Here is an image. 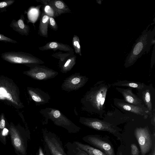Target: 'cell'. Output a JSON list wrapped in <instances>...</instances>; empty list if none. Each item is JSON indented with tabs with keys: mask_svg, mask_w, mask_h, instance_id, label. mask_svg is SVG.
<instances>
[{
	"mask_svg": "<svg viewBox=\"0 0 155 155\" xmlns=\"http://www.w3.org/2000/svg\"><path fill=\"white\" fill-rule=\"evenodd\" d=\"M110 87L104 81L98 82L87 92L81 100V109L102 118L105 113V101Z\"/></svg>",
	"mask_w": 155,
	"mask_h": 155,
	"instance_id": "6da1fadb",
	"label": "cell"
},
{
	"mask_svg": "<svg viewBox=\"0 0 155 155\" xmlns=\"http://www.w3.org/2000/svg\"><path fill=\"white\" fill-rule=\"evenodd\" d=\"M144 30L135 41L130 52L126 58L124 66L127 68L133 65L145 52H148L150 46L155 44V27L152 31Z\"/></svg>",
	"mask_w": 155,
	"mask_h": 155,
	"instance_id": "7a4b0ae2",
	"label": "cell"
},
{
	"mask_svg": "<svg viewBox=\"0 0 155 155\" xmlns=\"http://www.w3.org/2000/svg\"><path fill=\"white\" fill-rule=\"evenodd\" d=\"M39 112L45 118L43 124H47L50 119L55 125L64 128L69 133H77L81 129L58 109L47 107L41 110Z\"/></svg>",
	"mask_w": 155,
	"mask_h": 155,
	"instance_id": "3957f363",
	"label": "cell"
},
{
	"mask_svg": "<svg viewBox=\"0 0 155 155\" xmlns=\"http://www.w3.org/2000/svg\"><path fill=\"white\" fill-rule=\"evenodd\" d=\"M0 99L6 101L16 108L24 107L17 86L11 79L4 76L0 77Z\"/></svg>",
	"mask_w": 155,
	"mask_h": 155,
	"instance_id": "277c9868",
	"label": "cell"
},
{
	"mask_svg": "<svg viewBox=\"0 0 155 155\" xmlns=\"http://www.w3.org/2000/svg\"><path fill=\"white\" fill-rule=\"evenodd\" d=\"M12 144L18 155H27L28 139L29 134L24 130L19 129L12 124L9 128Z\"/></svg>",
	"mask_w": 155,
	"mask_h": 155,
	"instance_id": "5b68a950",
	"label": "cell"
},
{
	"mask_svg": "<svg viewBox=\"0 0 155 155\" xmlns=\"http://www.w3.org/2000/svg\"><path fill=\"white\" fill-rule=\"evenodd\" d=\"M79 121L81 124L93 129L109 132L121 139L120 131L121 130L113 124L105 121L96 118L80 117Z\"/></svg>",
	"mask_w": 155,
	"mask_h": 155,
	"instance_id": "8992f818",
	"label": "cell"
},
{
	"mask_svg": "<svg viewBox=\"0 0 155 155\" xmlns=\"http://www.w3.org/2000/svg\"><path fill=\"white\" fill-rule=\"evenodd\" d=\"M2 58L11 63L28 64H43L42 60L32 54L22 52H6L1 54Z\"/></svg>",
	"mask_w": 155,
	"mask_h": 155,
	"instance_id": "52a82bcc",
	"label": "cell"
},
{
	"mask_svg": "<svg viewBox=\"0 0 155 155\" xmlns=\"http://www.w3.org/2000/svg\"><path fill=\"white\" fill-rule=\"evenodd\" d=\"M26 65L30 68L23 73L36 80L44 81L52 79L58 74V72L45 66L34 64Z\"/></svg>",
	"mask_w": 155,
	"mask_h": 155,
	"instance_id": "ba28073f",
	"label": "cell"
},
{
	"mask_svg": "<svg viewBox=\"0 0 155 155\" xmlns=\"http://www.w3.org/2000/svg\"><path fill=\"white\" fill-rule=\"evenodd\" d=\"M43 137L45 144L51 155H68L65 151L62 141L55 133L43 130Z\"/></svg>",
	"mask_w": 155,
	"mask_h": 155,
	"instance_id": "9c48e42d",
	"label": "cell"
},
{
	"mask_svg": "<svg viewBox=\"0 0 155 155\" xmlns=\"http://www.w3.org/2000/svg\"><path fill=\"white\" fill-rule=\"evenodd\" d=\"M82 140L89 145L101 151L107 155H115L111 143L107 138L98 135H88L83 137Z\"/></svg>",
	"mask_w": 155,
	"mask_h": 155,
	"instance_id": "30bf717a",
	"label": "cell"
},
{
	"mask_svg": "<svg viewBox=\"0 0 155 155\" xmlns=\"http://www.w3.org/2000/svg\"><path fill=\"white\" fill-rule=\"evenodd\" d=\"M135 136L139 145L141 154L145 155L151 149L152 142L150 132L148 127L136 128Z\"/></svg>",
	"mask_w": 155,
	"mask_h": 155,
	"instance_id": "8fae6325",
	"label": "cell"
},
{
	"mask_svg": "<svg viewBox=\"0 0 155 155\" xmlns=\"http://www.w3.org/2000/svg\"><path fill=\"white\" fill-rule=\"evenodd\" d=\"M88 80L85 76L75 73L66 78L61 86L62 90L67 92L77 91L83 87Z\"/></svg>",
	"mask_w": 155,
	"mask_h": 155,
	"instance_id": "7c38bea8",
	"label": "cell"
},
{
	"mask_svg": "<svg viewBox=\"0 0 155 155\" xmlns=\"http://www.w3.org/2000/svg\"><path fill=\"white\" fill-rule=\"evenodd\" d=\"M114 105L120 109L143 116L145 119L149 116L148 110L144 104L138 106L130 104L124 100L117 98L114 99Z\"/></svg>",
	"mask_w": 155,
	"mask_h": 155,
	"instance_id": "4fadbf2b",
	"label": "cell"
},
{
	"mask_svg": "<svg viewBox=\"0 0 155 155\" xmlns=\"http://www.w3.org/2000/svg\"><path fill=\"white\" fill-rule=\"evenodd\" d=\"M137 90V96L148 110L149 117L150 118L153 111L155 110V106L153 103V97L155 94L154 89L152 84H150L148 85H146L143 88Z\"/></svg>",
	"mask_w": 155,
	"mask_h": 155,
	"instance_id": "5bb4252c",
	"label": "cell"
},
{
	"mask_svg": "<svg viewBox=\"0 0 155 155\" xmlns=\"http://www.w3.org/2000/svg\"><path fill=\"white\" fill-rule=\"evenodd\" d=\"M27 90L29 96L36 105L39 106L49 102L51 97L48 93L37 88L28 87Z\"/></svg>",
	"mask_w": 155,
	"mask_h": 155,
	"instance_id": "9a60e30c",
	"label": "cell"
},
{
	"mask_svg": "<svg viewBox=\"0 0 155 155\" xmlns=\"http://www.w3.org/2000/svg\"><path fill=\"white\" fill-rule=\"evenodd\" d=\"M44 5L51 6L55 10L56 17L62 14L72 13L71 10L65 3L61 0H35Z\"/></svg>",
	"mask_w": 155,
	"mask_h": 155,
	"instance_id": "2e32d148",
	"label": "cell"
},
{
	"mask_svg": "<svg viewBox=\"0 0 155 155\" xmlns=\"http://www.w3.org/2000/svg\"><path fill=\"white\" fill-rule=\"evenodd\" d=\"M115 89L122 94L124 101L126 102L136 105L140 106L142 104V100L133 92L132 88H123L117 87Z\"/></svg>",
	"mask_w": 155,
	"mask_h": 155,
	"instance_id": "e0dca14e",
	"label": "cell"
},
{
	"mask_svg": "<svg viewBox=\"0 0 155 155\" xmlns=\"http://www.w3.org/2000/svg\"><path fill=\"white\" fill-rule=\"evenodd\" d=\"M41 51L52 50L55 51L58 50L66 52H73L74 50L70 46L57 41H50L47 43L45 45L38 48Z\"/></svg>",
	"mask_w": 155,
	"mask_h": 155,
	"instance_id": "ac0fdd59",
	"label": "cell"
},
{
	"mask_svg": "<svg viewBox=\"0 0 155 155\" xmlns=\"http://www.w3.org/2000/svg\"><path fill=\"white\" fill-rule=\"evenodd\" d=\"M24 19V15L22 14L18 20L16 21L14 19L12 21L10 26L20 34L27 36L29 34L30 28L28 25L25 23Z\"/></svg>",
	"mask_w": 155,
	"mask_h": 155,
	"instance_id": "d6986e66",
	"label": "cell"
},
{
	"mask_svg": "<svg viewBox=\"0 0 155 155\" xmlns=\"http://www.w3.org/2000/svg\"><path fill=\"white\" fill-rule=\"evenodd\" d=\"M49 17L43 11L40 20L38 34L45 38L48 37V22Z\"/></svg>",
	"mask_w": 155,
	"mask_h": 155,
	"instance_id": "ffe728a7",
	"label": "cell"
},
{
	"mask_svg": "<svg viewBox=\"0 0 155 155\" xmlns=\"http://www.w3.org/2000/svg\"><path fill=\"white\" fill-rule=\"evenodd\" d=\"M146 85V84L143 83L127 80L118 81L111 84H109L110 87L123 86L136 88L137 90L143 88Z\"/></svg>",
	"mask_w": 155,
	"mask_h": 155,
	"instance_id": "44dd1931",
	"label": "cell"
},
{
	"mask_svg": "<svg viewBox=\"0 0 155 155\" xmlns=\"http://www.w3.org/2000/svg\"><path fill=\"white\" fill-rule=\"evenodd\" d=\"M73 143L89 155H107L104 153L90 145L77 141H74Z\"/></svg>",
	"mask_w": 155,
	"mask_h": 155,
	"instance_id": "7402d4cb",
	"label": "cell"
},
{
	"mask_svg": "<svg viewBox=\"0 0 155 155\" xmlns=\"http://www.w3.org/2000/svg\"><path fill=\"white\" fill-rule=\"evenodd\" d=\"M76 59L77 56L74 54L69 57L60 67L61 72L66 73L70 71L75 64Z\"/></svg>",
	"mask_w": 155,
	"mask_h": 155,
	"instance_id": "603a6c76",
	"label": "cell"
},
{
	"mask_svg": "<svg viewBox=\"0 0 155 155\" xmlns=\"http://www.w3.org/2000/svg\"><path fill=\"white\" fill-rule=\"evenodd\" d=\"M68 155H89L73 143L67 142L65 145Z\"/></svg>",
	"mask_w": 155,
	"mask_h": 155,
	"instance_id": "cb8c5ba5",
	"label": "cell"
},
{
	"mask_svg": "<svg viewBox=\"0 0 155 155\" xmlns=\"http://www.w3.org/2000/svg\"><path fill=\"white\" fill-rule=\"evenodd\" d=\"M74 54V52L63 53L61 51H59L54 53L51 56L59 59V65L60 68L69 57Z\"/></svg>",
	"mask_w": 155,
	"mask_h": 155,
	"instance_id": "d4e9b609",
	"label": "cell"
},
{
	"mask_svg": "<svg viewBox=\"0 0 155 155\" xmlns=\"http://www.w3.org/2000/svg\"><path fill=\"white\" fill-rule=\"evenodd\" d=\"M72 44L75 53L80 56H81L80 39L77 35H74L73 36L72 41Z\"/></svg>",
	"mask_w": 155,
	"mask_h": 155,
	"instance_id": "484cf974",
	"label": "cell"
},
{
	"mask_svg": "<svg viewBox=\"0 0 155 155\" xmlns=\"http://www.w3.org/2000/svg\"><path fill=\"white\" fill-rule=\"evenodd\" d=\"M43 11L47 15L53 18H56V15L54 9L51 6L44 5Z\"/></svg>",
	"mask_w": 155,
	"mask_h": 155,
	"instance_id": "4316f807",
	"label": "cell"
},
{
	"mask_svg": "<svg viewBox=\"0 0 155 155\" xmlns=\"http://www.w3.org/2000/svg\"><path fill=\"white\" fill-rule=\"evenodd\" d=\"M15 2L14 0H6L0 1V11H5L6 8L12 5Z\"/></svg>",
	"mask_w": 155,
	"mask_h": 155,
	"instance_id": "83f0119b",
	"label": "cell"
},
{
	"mask_svg": "<svg viewBox=\"0 0 155 155\" xmlns=\"http://www.w3.org/2000/svg\"><path fill=\"white\" fill-rule=\"evenodd\" d=\"M36 155H51V154L45 144L44 148L41 146L39 147Z\"/></svg>",
	"mask_w": 155,
	"mask_h": 155,
	"instance_id": "f1b7e54d",
	"label": "cell"
},
{
	"mask_svg": "<svg viewBox=\"0 0 155 155\" xmlns=\"http://www.w3.org/2000/svg\"><path fill=\"white\" fill-rule=\"evenodd\" d=\"M48 25L51 29L54 31H56L58 29V26L57 24L53 17H49L48 22Z\"/></svg>",
	"mask_w": 155,
	"mask_h": 155,
	"instance_id": "f546056e",
	"label": "cell"
},
{
	"mask_svg": "<svg viewBox=\"0 0 155 155\" xmlns=\"http://www.w3.org/2000/svg\"><path fill=\"white\" fill-rule=\"evenodd\" d=\"M0 41L13 43H18L16 41L7 37L4 36L3 35L1 34H0Z\"/></svg>",
	"mask_w": 155,
	"mask_h": 155,
	"instance_id": "4dcf8cb0",
	"label": "cell"
},
{
	"mask_svg": "<svg viewBox=\"0 0 155 155\" xmlns=\"http://www.w3.org/2000/svg\"><path fill=\"white\" fill-rule=\"evenodd\" d=\"M131 155H139V152L138 149L134 144H132L131 145Z\"/></svg>",
	"mask_w": 155,
	"mask_h": 155,
	"instance_id": "1f68e13d",
	"label": "cell"
},
{
	"mask_svg": "<svg viewBox=\"0 0 155 155\" xmlns=\"http://www.w3.org/2000/svg\"><path fill=\"white\" fill-rule=\"evenodd\" d=\"M151 59L150 67L152 68L153 67L155 63V44L153 47V51Z\"/></svg>",
	"mask_w": 155,
	"mask_h": 155,
	"instance_id": "d6a6232c",
	"label": "cell"
},
{
	"mask_svg": "<svg viewBox=\"0 0 155 155\" xmlns=\"http://www.w3.org/2000/svg\"><path fill=\"white\" fill-rule=\"evenodd\" d=\"M5 121L4 119H2L0 121V129H4L5 126Z\"/></svg>",
	"mask_w": 155,
	"mask_h": 155,
	"instance_id": "836d02e7",
	"label": "cell"
},
{
	"mask_svg": "<svg viewBox=\"0 0 155 155\" xmlns=\"http://www.w3.org/2000/svg\"><path fill=\"white\" fill-rule=\"evenodd\" d=\"M150 118H151V123L154 126H155V110L153 111L152 115Z\"/></svg>",
	"mask_w": 155,
	"mask_h": 155,
	"instance_id": "e575fe53",
	"label": "cell"
},
{
	"mask_svg": "<svg viewBox=\"0 0 155 155\" xmlns=\"http://www.w3.org/2000/svg\"></svg>",
	"mask_w": 155,
	"mask_h": 155,
	"instance_id": "d590c367",
	"label": "cell"
}]
</instances>
